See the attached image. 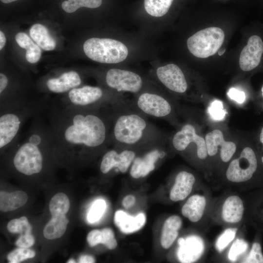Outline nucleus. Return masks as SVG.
<instances>
[{
  "mask_svg": "<svg viewBox=\"0 0 263 263\" xmlns=\"http://www.w3.org/2000/svg\"><path fill=\"white\" fill-rule=\"evenodd\" d=\"M111 107L84 109L48 103L45 112L52 155L74 158L104 152L109 146Z\"/></svg>",
  "mask_w": 263,
  "mask_h": 263,
  "instance_id": "nucleus-1",
  "label": "nucleus"
},
{
  "mask_svg": "<svg viewBox=\"0 0 263 263\" xmlns=\"http://www.w3.org/2000/svg\"><path fill=\"white\" fill-rule=\"evenodd\" d=\"M110 110L112 125L109 145L118 149L144 151L166 144L164 133L150 123L146 116L133 109L128 101L112 106Z\"/></svg>",
  "mask_w": 263,
  "mask_h": 263,
  "instance_id": "nucleus-2",
  "label": "nucleus"
},
{
  "mask_svg": "<svg viewBox=\"0 0 263 263\" xmlns=\"http://www.w3.org/2000/svg\"><path fill=\"white\" fill-rule=\"evenodd\" d=\"M47 102L29 98L0 105V149L10 148L19 138L24 122L43 113Z\"/></svg>",
  "mask_w": 263,
  "mask_h": 263,
  "instance_id": "nucleus-3",
  "label": "nucleus"
},
{
  "mask_svg": "<svg viewBox=\"0 0 263 263\" xmlns=\"http://www.w3.org/2000/svg\"><path fill=\"white\" fill-rule=\"evenodd\" d=\"M120 94L106 91L97 86H78L67 92L60 103L80 109H100L111 107L126 100Z\"/></svg>",
  "mask_w": 263,
  "mask_h": 263,
  "instance_id": "nucleus-4",
  "label": "nucleus"
},
{
  "mask_svg": "<svg viewBox=\"0 0 263 263\" xmlns=\"http://www.w3.org/2000/svg\"><path fill=\"white\" fill-rule=\"evenodd\" d=\"M128 102L133 109L146 116L163 119L177 124L174 105L163 95L142 91L135 94L134 98Z\"/></svg>",
  "mask_w": 263,
  "mask_h": 263,
  "instance_id": "nucleus-5",
  "label": "nucleus"
},
{
  "mask_svg": "<svg viewBox=\"0 0 263 263\" xmlns=\"http://www.w3.org/2000/svg\"><path fill=\"white\" fill-rule=\"evenodd\" d=\"M84 52L91 59L102 63L115 64L128 56V49L122 42L112 38H92L83 44Z\"/></svg>",
  "mask_w": 263,
  "mask_h": 263,
  "instance_id": "nucleus-6",
  "label": "nucleus"
},
{
  "mask_svg": "<svg viewBox=\"0 0 263 263\" xmlns=\"http://www.w3.org/2000/svg\"><path fill=\"white\" fill-rule=\"evenodd\" d=\"M225 37L220 28L208 27L190 37L187 41V47L195 56L207 58L217 53L224 42Z\"/></svg>",
  "mask_w": 263,
  "mask_h": 263,
  "instance_id": "nucleus-7",
  "label": "nucleus"
},
{
  "mask_svg": "<svg viewBox=\"0 0 263 263\" xmlns=\"http://www.w3.org/2000/svg\"><path fill=\"white\" fill-rule=\"evenodd\" d=\"M258 160L254 150L244 147L238 157L229 163L225 172V177L230 182L240 183L249 180L256 171Z\"/></svg>",
  "mask_w": 263,
  "mask_h": 263,
  "instance_id": "nucleus-8",
  "label": "nucleus"
},
{
  "mask_svg": "<svg viewBox=\"0 0 263 263\" xmlns=\"http://www.w3.org/2000/svg\"><path fill=\"white\" fill-rule=\"evenodd\" d=\"M106 85L114 92H129L136 94L141 92L144 80L138 74L131 71L112 68L104 76Z\"/></svg>",
  "mask_w": 263,
  "mask_h": 263,
  "instance_id": "nucleus-9",
  "label": "nucleus"
},
{
  "mask_svg": "<svg viewBox=\"0 0 263 263\" xmlns=\"http://www.w3.org/2000/svg\"><path fill=\"white\" fill-rule=\"evenodd\" d=\"M169 144L179 152L185 151L190 145L195 144L199 159L205 160L208 156L205 138L197 133L195 127L191 123L183 124L172 136Z\"/></svg>",
  "mask_w": 263,
  "mask_h": 263,
  "instance_id": "nucleus-10",
  "label": "nucleus"
},
{
  "mask_svg": "<svg viewBox=\"0 0 263 263\" xmlns=\"http://www.w3.org/2000/svg\"><path fill=\"white\" fill-rule=\"evenodd\" d=\"M139 150L130 149H118L113 147L104 153L100 165V171L104 174L113 169L121 173H125L137 156Z\"/></svg>",
  "mask_w": 263,
  "mask_h": 263,
  "instance_id": "nucleus-11",
  "label": "nucleus"
},
{
  "mask_svg": "<svg viewBox=\"0 0 263 263\" xmlns=\"http://www.w3.org/2000/svg\"><path fill=\"white\" fill-rule=\"evenodd\" d=\"M158 80L169 91L184 94L188 85L182 70L176 64H169L159 67L156 71Z\"/></svg>",
  "mask_w": 263,
  "mask_h": 263,
  "instance_id": "nucleus-12",
  "label": "nucleus"
},
{
  "mask_svg": "<svg viewBox=\"0 0 263 263\" xmlns=\"http://www.w3.org/2000/svg\"><path fill=\"white\" fill-rule=\"evenodd\" d=\"M208 156L212 157L216 155L220 150V157L224 163L229 162L236 150V144L231 141L225 140L223 132L220 129H214L208 132L205 137Z\"/></svg>",
  "mask_w": 263,
  "mask_h": 263,
  "instance_id": "nucleus-13",
  "label": "nucleus"
},
{
  "mask_svg": "<svg viewBox=\"0 0 263 263\" xmlns=\"http://www.w3.org/2000/svg\"><path fill=\"white\" fill-rule=\"evenodd\" d=\"M263 59V40L258 35L251 36L240 54L239 65L242 70L249 72L258 68Z\"/></svg>",
  "mask_w": 263,
  "mask_h": 263,
  "instance_id": "nucleus-14",
  "label": "nucleus"
},
{
  "mask_svg": "<svg viewBox=\"0 0 263 263\" xmlns=\"http://www.w3.org/2000/svg\"><path fill=\"white\" fill-rule=\"evenodd\" d=\"M165 145L157 146L146 150V153L142 157L136 156L130 170L131 176L135 179L144 177L153 170L157 161L163 158L166 155V152L163 150Z\"/></svg>",
  "mask_w": 263,
  "mask_h": 263,
  "instance_id": "nucleus-15",
  "label": "nucleus"
},
{
  "mask_svg": "<svg viewBox=\"0 0 263 263\" xmlns=\"http://www.w3.org/2000/svg\"><path fill=\"white\" fill-rule=\"evenodd\" d=\"M177 255L181 263H190L198 260L202 255L205 249L203 239L196 235L188 236L178 240Z\"/></svg>",
  "mask_w": 263,
  "mask_h": 263,
  "instance_id": "nucleus-16",
  "label": "nucleus"
},
{
  "mask_svg": "<svg viewBox=\"0 0 263 263\" xmlns=\"http://www.w3.org/2000/svg\"><path fill=\"white\" fill-rule=\"evenodd\" d=\"M81 82L80 75L76 71H70L64 72L57 76L48 78L45 84L49 92L63 94L79 86Z\"/></svg>",
  "mask_w": 263,
  "mask_h": 263,
  "instance_id": "nucleus-17",
  "label": "nucleus"
},
{
  "mask_svg": "<svg viewBox=\"0 0 263 263\" xmlns=\"http://www.w3.org/2000/svg\"><path fill=\"white\" fill-rule=\"evenodd\" d=\"M195 182V177L192 173L185 170L180 171L171 189L170 199L173 202L184 200L191 192Z\"/></svg>",
  "mask_w": 263,
  "mask_h": 263,
  "instance_id": "nucleus-18",
  "label": "nucleus"
},
{
  "mask_svg": "<svg viewBox=\"0 0 263 263\" xmlns=\"http://www.w3.org/2000/svg\"><path fill=\"white\" fill-rule=\"evenodd\" d=\"M244 213L242 200L237 195L228 196L224 201L221 215L223 220L229 224L238 223L241 221Z\"/></svg>",
  "mask_w": 263,
  "mask_h": 263,
  "instance_id": "nucleus-19",
  "label": "nucleus"
},
{
  "mask_svg": "<svg viewBox=\"0 0 263 263\" xmlns=\"http://www.w3.org/2000/svg\"><path fill=\"white\" fill-rule=\"evenodd\" d=\"M146 220V216L143 213L133 217L122 210L116 211L114 217L115 225L126 234L133 233L141 229L144 226Z\"/></svg>",
  "mask_w": 263,
  "mask_h": 263,
  "instance_id": "nucleus-20",
  "label": "nucleus"
},
{
  "mask_svg": "<svg viewBox=\"0 0 263 263\" xmlns=\"http://www.w3.org/2000/svg\"><path fill=\"white\" fill-rule=\"evenodd\" d=\"M206 204V199L204 196L192 195L182 207V214L191 222H197L203 216Z\"/></svg>",
  "mask_w": 263,
  "mask_h": 263,
  "instance_id": "nucleus-21",
  "label": "nucleus"
},
{
  "mask_svg": "<svg viewBox=\"0 0 263 263\" xmlns=\"http://www.w3.org/2000/svg\"><path fill=\"white\" fill-rule=\"evenodd\" d=\"M182 225V219L177 215L171 216L165 221L161 237V244L164 248L171 246L178 237Z\"/></svg>",
  "mask_w": 263,
  "mask_h": 263,
  "instance_id": "nucleus-22",
  "label": "nucleus"
},
{
  "mask_svg": "<svg viewBox=\"0 0 263 263\" xmlns=\"http://www.w3.org/2000/svg\"><path fill=\"white\" fill-rule=\"evenodd\" d=\"M28 200L27 194L23 191L12 192H0V210L8 212L15 210L24 205Z\"/></svg>",
  "mask_w": 263,
  "mask_h": 263,
  "instance_id": "nucleus-23",
  "label": "nucleus"
},
{
  "mask_svg": "<svg viewBox=\"0 0 263 263\" xmlns=\"http://www.w3.org/2000/svg\"><path fill=\"white\" fill-rule=\"evenodd\" d=\"M29 34L32 38L42 49L51 51L55 48L56 41L44 25L39 23L33 25L30 28Z\"/></svg>",
  "mask_w": 263,
  "mask_h": 263,
  "instance_id": "nucleus-24",
  "label": "nucleus"
},
{
  "mask_svg": "<svg viewBox=\"0 0 263 263\" xmlns=\"http://www.w3.org/2000/svg\"><path fill=\"white\" fill-rule=\"evenodd\" d=\"M68 223L65 215L52 216L44 228V237L49 240L61 237L65 232Z\"/></svg>",
  "mask_w": 263,
  "mask_h": 263,
  "instance_id": "nucleus-25",
  "label": "nucleus"
},
{
  "mask_svg": "<svg viewBox=\"0 0 263 263\" xmlns=\"http://www.w3.org/2000/svg\"><path fill=\"white\" fill-rule=\"evenodd\" d=\"M15 39L20 47L26 49L25 57L28 62L35 63L39 60L41 54L40 47L27 34L19 32L16 35Z\"/></svg>",
  "mask_w": 263,
  "mask_h": 263,
  "instance_id": "nucleus-26",
  "label": "nucleus"
},
{
  "mask_svg": "<svg viewBox=\"0 0 263 263\" xmlns=\"http://www.w3.org/2000/svg\"><path fill=\"white\" fill-rule=\"evenodd\" d=\"M173 0H144L146 11L154 17H161L166 15L169 10Z\"/></svg>",
  "mask_w": 263,
  "mask_h": 263,
  "instance_id": "nucleus-27",
  "label": "nucleus"
},
{
  "mask_svg": "<svg viewBox=\"0 0 263 263\" xmlns=\"http://www.w3.org/2000/svg\"><path fill=\"white\" fill-rule=\"evenodd\" d=\"M70 201L67 196L61 192L55 195L49 203V210L52 216L65 215L69 210Z\"/></svg>",
  "mask_w": 263,
  "mask_h": 263,
  "instance_id": "nucleus-28",
  "label": "nucleus"
},
{
  "mask_svg": "<svg viewBox=\"0 0 263 263\" xmlns=\"http://www.w3.org/2000/svg\"><path fill=\"white\" fill-rule=\"evenodd\" d=\"M102 0H67L61 4L63 10L67 13H72L81 7L96 8L102 4Z\"/></svg>",
  "mask_w": 263,
  "mask_h": 263,
  "instance_id": "nucleus-29",
  "label": "nucleus"
},
{
  "mask_svg": "<svg viewBox=\"0 0 263 263\" xmlns=\"http://www.w3.org/2000/svg\"><path fill=\"white\" fill-rule=\"evenodd\" d=\"M7 228L11 233H19L21 235L30 234L32 232V227L25 216L11 220L8 222Z\"/></svg>",
  "mask_w": 263,
  "mask_h": 263,
  "instance_id": "nucleus-30",
  "label": "nucleus"
},
{
  "mask_svg": "<svg viewBox=\"0 0 263 263\" xmlns=\"http://www.w3.org/2000/svg\"><path fill=\"white\" fill-rule=\"evenodd\" d=\"M237 230V228H228L220 235L215 243V248L218 252L221 253L227 247L235 237Z\"/></svg>",
  "mask_w": 263,
  "mask_h": 263,
  "instance_id": "nucleus-31",
  "label": "nucleus"
},
{
  "mask_svg": "<svg viewBox=\"0 0 263 263\" xmlns=\"http://www.w3.org/2000/svg\"><path fill=\"white\" fill-rule=\"evenodd\" d=\"M35 255V252L32 249L19 247L9 253L7 260L10 263H19L26 259L32 258Z\"/></svg>",
  "mask_w": 263,
  "mask_h": 263,
  "instance_id": "nucleus-32",
  "label": "nucleus"
},
{
  "mask_svg": "<svg viewBox=\"0 0 263 263\" xmlns=\"http://www.w3.org/2000/svg\"><path fill=\"white\" fill-rule=\"evenodd\" d=\"M106 207L104 200L98 199L91 206L87 215V220L90 223L98 221L103 215Z\"/></svg>",
  "mask_w": 263,
  "mask_h": 263,
  "instance_id": "nucleus-33",
  "label": "nucleus"
},
{
  "mask_svg": "<svg viewBox=\"0 0 263 263\" xmlns=\"http://www.w3.org/2000/svg\"><path fill=\"white\" fill-rule=\"evenodd\" d=\"M207 112L210 118L217 121L224 120L226 114L223 102L219 100L213 101L208 107Z\"/></svg>",
  "mask_w": 263,
  "mask_h": 263,
  "instance_id": "nucleus-34",
  "label": "nucleus"
},
{
  "mask_svg": "<svg viewBox=\"0 0 263 263\" xmlns=\"http://www.w3.org/2000/svg\"><path fill=\"white\" fill-rule=\"evenodd\" d=\"M248 248L247 243L242 239H237L232 244L228 254V259L235 262L238 257L244 253Z\"/></svg>",
  "mask_w": 263,
  "mask_h": 263,
  "instance_id": "nucleus-35",
  "label": "nucleus"
},
{
  "mask_svg": "<svg viewBox=\"0 0 263 263\" xmlns=\"http://www.w3.org/2000/svg\"><path fill=\"white\" fill-rule=\"evenodd\" d=\"M248 263H263V255L261 244L257 242L253 244L248 256L243 262Z\"/></svg>",
  "mask_w": 263,
  "mask_h": 263,
  "instance_id": "nucleus-36",
  "label": "nucleus"
},
{
  "mask_svg": "<svg viewBox=\"0 0 263 263\" xmlns=\"http://www.w3.org/2000/svg\"><path fill=\"white\" fill-rule=\"evenodd\" d=\"M101 231V242L109 249L115 248L117 245L113 231L109 228L103 229Z\"/></svg>",
  "mask_w": 263,
  "mask_h": 263,
  "instance_id": "nucleus-37",
  "label": "nucleus"
},
{
  "mask_svg": "<svg viewBox=\"0 0 263 263\" xmlns=\"http://www.w3.org/2000/svg\"><path fill=\"white\" fill-rule=\"evenodd\" d=\"M227 94L231 100L239 104H242L245 100L246 95L245 93L233 87L228 90Z\"/></svg>",
  "mask_w": 263,
  "mask_h": 263,
  "instance_id": "nucleus-38",
  "label": "nucleus"
},
{
  "mask_svg": "<svg viewBox=\"0 0 263 263\" xmlns=\"http://www.w3.org/2000/svg\"><path fill=\"white\" fill-rule=\"evenodd\" d=\"M35 243V238L31 234L21 235L17 239L15 244L19 247L28 248Z\"/></svg>",
  "mask_w": 263,
  "mask_h": 263,
  "instance_id": "nucleus-39",
  "label": "nucleus"
},
{
  "mask_svg": "<svg viewBox=\"0 0 263 263\" xmlns=\"http://www.w3.org/2000/svg\"><path fill=\"white\" fill-rule=\"evenodd\" d=\"M87 240L88 244L93 247L101 242V231L94 229L91 231L88 234Z\"/></svg>",
  "mask_w": 263,
  "mask_h": 263,
  "instance_id": "nucleus-40",
  "label": "nucleus"
},
{
  "mask_svg": "<svg viewBox=\"0 0 263 263\" xmlns=\"http://www.w3.org/2000/svg\"><path fill=\"white\" fill-rule=\"evenodd\" d=\"M135 202V197L132 195L126 196L122 201V205L123 207L128 209L133 206Z\"/></svg>",
  "mask_w": 263,
  "mask_h": 263,
  "instance_id": "nucleus-41",
  "label": "nucleus"
},
{
  "mask_svg": "<svg viewBox=\"0 0 263 263\" xmlns=\"http://www.w3.org/2000/svg\"><path fill=\"white\" fill-rule=\"evenodd\" d=\"M94 262V258L90 255H82L79 257L78 260V263H93Z\"/></svg>",
  "mask_w": 263,
  "mask_h": 263,
  "instance_id": "nucleus-42",
  "label": "nucleus"
},
{
  "mask_svg": "<svg viewBox=\"0 0 263 263\" xmlns=\"http://www.w3.org/2000/svg\"><path fill=\"white\" fill-rule=\"evenodd\" d=\"M6 43V38L4 33L0 31V50H1L4 46Z\"/></svg>",
  "mask_w": 263,
  "mask_h": 263,
  "instance_id": "nucleus-43",
  "label": "nucleus"
},
{
  "mask_svg": "<svg viewBox=\"0 0 263 263\" xmlns=\"http://www.w3.org/2000/svg\"><path fill=\"white\" fill-rule=\"evenodd\" d=\"M259 140L261 144L262 145L263 147V127L261 129V131L260 133ZM261 160H262V163H263V156L261 158Z\"/></svg>",
  "mask_w": 263,
  "mask_h": 263,
  "instance_id": "nucleus-44",
  "label": "nucleus"
},
{
  "mask_svg": "<svg viewBox=\"0 0 263 263\" xmlns=\"http://www.w3.org/2000/svg\"><path fill=\"white\" fill-rule=\"evenodd\" d=\"M16 0H0V1L4 3H9Z\"/></svg>",
  "mask_w": 263,
  "mask_h": 263,
  "instance_id": "nucleus-45",
  "label": "nucleus"
},
{
  "mask_svg": "<svg viewBox=\"0 0 263 263\" xmlns=\"http://www.w3.org/2000/svg\"><path fill=\"white\" fill-rule=\"evenodd\" d=\"M225 49L221 50L219 51L218 52V54H219V56H222V55H223L224 54V53L225 52Z\"/></svg>",
  "mask_w": 263,
  "mask_h": 263,
  "instance_id": "nucleus-46",
  "label": "nucleus"
},
{
  "mask_svg": "<svg viewBox=\"0 0 263 263\" xmlns=\"http://www.w3.org/2000/svg\"><path fill=\"white\" fill-rule=\"evenodd\" d=\"M67 263H75V260H74L73 259H70V260H68Z\"/></svg>",
  "mask_w": 263,
  "mask_h": 263,
  "instance_id": "nucleus-47",
  "label": "nucleus"
},
{
  "mask_svg": "<svg viewBox=\"0 0 263 263\" xmlns=\"http://www.w3.org/2000/svg\"><path fill=\"white\" fill-rule=\"evenodd\" d=\"M261 94H262V95L263 97V85L261 88Z\"/></svg>",
  "mask_w": 263,
  "mask_h": 263,
  "instance_id": "nucleus-48",
  "label": "nucleus"
}]
</instances>
